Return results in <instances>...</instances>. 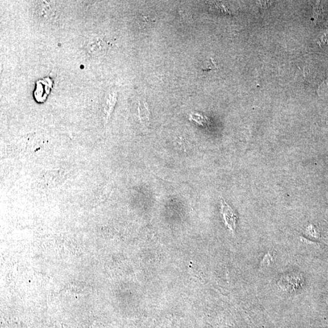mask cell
<instances>
[{
	"label": "cell",
	"mask_w": 328,
	"mask_h": 328,
	"mask_svg": "<svg viewBox=\"0 0 328 328\" xmlns=\"http://www.w3.org/2000/svg\"><path fill=\"white\" fill-rule=\"evenodd\" d=\"M259 4H260L261 7L263 6V7H268V6H271L272 4V2H271V1H258L257 2Z\"/></svg>",
	"instance_id": "5"
},
{
	"label": "cell",
	"mask_w": 328,
	"mask_h": 328,
	"mask_svg": "<svg viewBox=\"0 0 328 328\" xmlns=\"http://www.w3.org/2000/svg\"><path fill=\"white\" fill-rule=\"evenodd\" d=\"M106 43L99 36H91L86 40L84 47L88 54L91 56L96 57L101 54L105 50Z\"/></svg>",
	"instance_id": "2"
},
{
	"label": "cell",
	"mask_w": 328,
	"mask_h": 328,
	"mask_svg": "<svg viewBox=\"0 0 328 328\" xmlns=\"http://www.w3.org/2000/svg\"><path fill=\"white\" fill-rule=\"evenodd\" d=\"M116 102V96L115 94H110L107 98L105 103L104 110L107 119L109 118L111 113L112 112Z\"/></svg>",
	"instance_id": "4"
},
{
	"label": "cell",
	"mask_w": 328,
	"mask_h": 328,
	"mask_svg": "<svg viewBox=\"0 0 328 328\" xmlns=\"http://www.w3.org/2000/svg\"><path fill=\"white\" fill-rule=\"evenodd\" d=\"M221 213L223 216L225 224L230 231L234 232L236 229L237 216L223 197L221 198Z\"/></svg>",
	"instance_id": "3"
},
{
	"label": "cell",
	"mask_w": 328,
	"mask_h": 328,
	"mask_svg": "<svg viewBox=\"0 0 328 328\" xmlns=\"http://www.w3.org/2000/svg\"><path fill=\"white\" fill-rule=\"evenodd\" d=\"M55 1H36L33 6V12L37 19L42 22L51 23L56 20L58 10Z\"/></svg>",
	"instance_id": "1"
}]
</instances>
